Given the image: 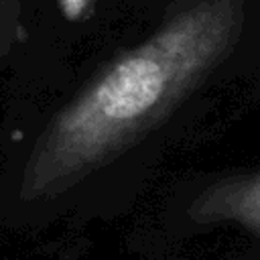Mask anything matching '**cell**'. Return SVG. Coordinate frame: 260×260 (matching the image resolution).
Returning a JSON list of instances; mask_svg holds the SVG:
<instances>
[{
    "label": "cell",
    "instance_id": "cell-1",
    "mask_svg": "<svg viewBox=\"0 0 260 260\" xmlns=\"http://www.w3.org/2000/svg\"><path fill=\"white\" fill-rule=\"evenodd\" d=\"M236 28L234 0H205L120 59L49 128L26 167L22 195L65 187L130 140L219 59Z\"/></svg>",
    "mask_w": 260,
    "mask_h": 260
},
{
    "label": "cell",
    "instance_id": "cell-3",
    "mask_svg": "<svg viewBox=\"0 0 260 260\" xmlns=\"http://www.w3.org/2000/svg\"><path fill=\"white\" fill-rule=\"evenodd\" d=\"M79 2H81V0H65V4H69L71 8H77V6H79Z\"/></svg>",
    "mask_w": 260,
    "mask_h": 260
},
{
    "label": "cell",
    "instance_id": "cell-2",
    "mask_svg": "<svg viewBox=\"0 0 260 260\" xmlns=\"http://www.w3.org/2000/svg\"><path fill=\"white\" fill-rule=\"evenodd\" d=\"M191 215L197 221H234L260 238V173L213 185L195 201Z\"/></svg>",
    "mask_w": 260,
    "mask_h": 260
}]
</instances>
